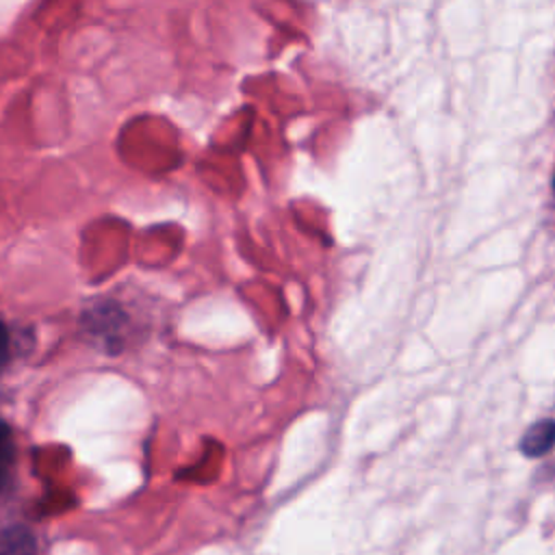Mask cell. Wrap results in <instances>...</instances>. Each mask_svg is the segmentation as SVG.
Returning a JSON list of instances; mask_svg holds the SVG:
<instances>
[{"instance_id":"5b68a950","label":"cell","mask_w":555,"mask_h":555,"mask_svg":"<svg viewBox=\"0 0 555 555\" xmlns=\"http://www.w3.org/2000/svg\"><path fill=\"white\" fill-rule=\"evenodd\" d=\"M11 356V340H9V330L4 323H0V371L9 362Z\"/></svg>"},{"instance_id":"6da1fadb","label":"cell","mask_w":555,"mask_h":555,"mask_svg":"<svg viewBox=\"0 0 555 555\" xmlns=\"http://www.w3.org/2000/svg\"><path fill=\"white\" fill-rule=\"evenodd\" d=\"M91 319L89 323V330L106 340L108 345L113 343H119L121 334H124V310H119L115 304L106 301V304H95L93 310L87 314Z\"/></svg>"},{"instance_id":"3957f363","label":"cell","mask_w":555,"mask_h":555,"mask_svg":"<svg viewBox=\"0 0 555 555\" xmlns=\"http://www.w3.org/2000/svg\"><path fill=\"white\" fill-rule=\"evenodd\" d=\"M0 555H37L35 553V542L22 529L7 531L0 538Z\"/></svg>"},{"instance_id":"8992f818","label":"cell","mask_w":555,"mask_h":555,"mask_svg":"<svg viewBox=\"0 0 555 555\" xmlns=\"http://www.w3.org/2000/svg\"><path fill=\"white\" fill-rule=\"evenodd\" d=\"M553 186H555V180H553Z\"/></svg>"},{"instance_id":"277c9868","label":"cell","mask_w":555,"mask_h":555,"mask_svg":"<svg viewBox=\"0 0 555 555\" xmlns=\"http://www.w3.org/2000/svg\"><path fill=\"white\" fill-rule=\"evenodd\" d=\"M13 457H15V449H13L11 431L4 425H0V490L9 479V473L13 468Z\"/></svg>"},{"instance_id":"7a4b0ae2","label":"cell","mask_w":555,"mask_h":555,"mask_svg":"<svg viewBox=\"0 0 555 555\" xmlns=\"http://www.w3.org/2000/svg\"><path fill=\"white\" fill-rule=\"evenodd\" d=\"M553 447H555V421L553 418H542V421L533 423L520 440V451L527 457L546 455Z\"/></svg>"}]
</instances>
